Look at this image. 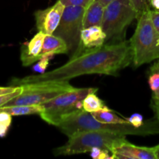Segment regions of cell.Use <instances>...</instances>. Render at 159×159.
<instances>
[{"label": "cell", "mask_w": 159, "mask_h": 159, "mask_svg": "<svg viewBox=\"0 0 159 159\" xmlns=\"http://www.w3.org/2000/svg\"><path fill=\"white\" fill-rule=\"evenodd\" d=\"M133 51L130 40L116 43H105L95 48H85L71 57L65 65L37 75L15 79L11 86L44 81H68L83 75L102 74L117 76L120 70L133 61Z\"/></svg>", "instance_id": "cell-1"}, {"label": "cell", "mask_w": 159, "mask_h": 159, "mask_svg": "<svg viewBox=\"0 0 159 159\" xmlns=\"http://www.w3.org/2000/svg\"><path fill=\"white\" fill-rule=\"evenodd\" d=\"M68 138L79 133L94 130L114 132L124 135H149L159 133V122L156 119L144 122V125L136 127L130 123L105 124L96 120L91 113L83 109L77 110L65 117L57 126Z\"/></svg>", "instance_id": "cell-2"}, {"label": "cell", "mask_w": 159, "mask_h": 159, "mask_svg": "<svg viewBox=\"0 0 159 159\" xmlns=\"http://www.w3.org/2000/svg\"><path fill=\"white\" fill-rule=\"evenodd\" d=\"M137 20L136 30L130 42L133 51L134 65L138 68L159 59V33L152 23L149 8Z\"/></svg>", "instance_id": "cell-3"}, {"label": "cell", "mask_w": 159, "mask_h": 159, "mask_svg": "<svg viewBox=\"0 0 159 159\" xmlns=\"http://www.w3.org/2000/svg\"><path fill=\"white\" fill-rule=\"evenodd\" d=\"M96 88H75L67 93L42 104L43 111L40 113L42 120L51 125L57 127L65 117L82 108L84 99L92 93H96Z\"/></svg>", "instance_id": "cell-4"}, {"label": "cell", "mask_w": 159, "mask_h": 159, "mask_svg": "<svg viewBox=\"0 0 159 159\" xmlns=\"http://www.w3.org/2000/svg\"><path fill=\"white\" fill-rule=\"evenodd\" d=\"M125 138V135L114 132L94 130L79 133L68 138V141L54 151L56 156L72 155L90 152L94 148L106 149L111 152L112 148L117 141Z\"/></svg>", "instance_id": "cell-5"}, {"label": "cell", "mask_w": 159, "mask_h": 159, "mask_svg": "<svg viewBox=\"0 0 159 159\" xmlns=\"http://www.w3.org/2000/svg\"><path fill=\"white\" fill-rule=\"evenodd\" d=\"M134 19H138V13L130 0H113L109 3L105 7L101 25L107 35L106 41H123V34Z\"/></svg>", "instance_id": "cell-6"}, {"label": "cell", "mask_w": 159, "mask_h": 159, "mask_svg": "<svg viewBox=\"0 0 159 159\" xmlns=\"http://www.w3.org/2000/svg\"><path fill=\"white\" fill-rule=\"evenodd\" d=\"M22 86V93L9 101L3 107L42 105L59 95L75 89L68 81H44L23 84Z\"/></svg>", "instance_id": "cell-7"}, {"label": "cell", "mask_w": 159, "mask_h": 159, "mask_svg": "<svg viewBox=\"0 0 159 159\" xmlns=\"http://www.w3.org/2000/svg\"><path fill=\"white\" fill-rule=\"evenodd\" d=\"M85 11V7L83 6H65L60 23L53 34L66 42L71 57L77 55L85 48L81 41Z\"/></svg>", "instance_id": "cell-8"}, {"label": "cell", "mask_w": 159, "mask_h": 159, "mask_svg": "<svg viewBox=\"0 0 159 159\" xmlns=\"http://www.w3.org/2000/svg\"><path fill=\"white\" fill-rule=\"evenodd\" d=\"M65 6L57 0L55 4L34 13L36 26L39 31L45 34H53L60 23Z\"/></svg>", "instance_id": "cell-9"}, {"label": "cell", "mask_w": 159, "mask_h": 159, "mask_svg": "<svg viewBox=\"0 0 159 159\" xmlns=\"http://www.w3.org/2000/svg\"><path fill=\"white\" fill-rule=\"evenodd\" d=\"M113 158L117 159H157L153 148L140 147L123 138L112 148Z\"/></svg>", "instance_id": "cell-10"}, {"label": "cell", "mask_w": 159, "mask_h": 159, "mask_svg": "<svg viewBox=\"0 0 159 159\" xmlns=\"http://www.w3.org/2000/svg\"><path fill=\"white\" fill-rule=\"evenodd\" d=\"M45 34L39 31L28 43L21 47L20 59L23 66L26 67L40 60Z\"/></svg>", "instance_id": "cell-11"}, {"label": "cell", "mask_w": 159, "mask_h": 159, "mask_svg": "<svg viewBox=\"0 0 159 159\" xmlns=\"http://www.w3.org/2000/svg\"><path fill=\"white\" fill-rule=\"evenodd\" d=\"M68 54V48L66 42L62 38L54 34H45L40 59L43 57L51 58L54 54Z\"/></svg>", "instance_id": "cell-12"}, {"label": "cell", "mask_w": 159, "mask_h": 159, "mask_svg": "<svg viewBox=\"0 0 159 159\" xmlns=\"http://www.w3.org/2000/svg\"><path fill=\"white\" fill-rule=\"evenodd\" d=\"M107 35L101 26H93L84 28L81 33V41L85 48L101 47L106 43Z\"/></svg>", "instance_id": "cell-13"}, {"label": "cell", "mask_w": 159, "mask_h": 159, "mask_svg": "<svg viewBox=\"0 0 159 159\" xmlns=\"http://www.w3.org/2000/svg\"><path fill=\"white\" fill-rule=\"evenodd\" d=\"M105 6L99 0L92 1L85 8L83 18V29L93 26H101Z\"/></svg>", "instance_id": "cell-14"}, {"label": "cell", "mask_w": 159, "mask_h": 159, "mask_svg": "<svg viewBox=\"0 0 159 159\" xmlns=\"http://www.w3.org/2000/svg\"><path fill=\"white\" fill-rule=\"evenodd\" d=\"M42 105H20L12 107H0V110L7 112L12 116H24V115L40 114L43 111Z\"/></svg>", "instance_id": "cell-15"}, {"label": "cell", "mask_w": 159, "mask_h": 159, "mask_svg": "<svg viewBox=\"0 0 159 159\" xmlns=\"http://www.w3.org/2000/svg\"><path fill=\"white\" fill-rule=\"evenodd\" d=\"M91 114L93 115V116L96 120L105 123V124H126V123H129L127 120L120 118L117 115L113 113V111H111L110 109L93 112V113H91Z\"/></svg>", "instance_id": "cell-16"}, {"label": "cell", "mask_w": 159, "mask_h": 159, "mask_svg": "<svg viewBox=\"0 0 159 159\" xmlns=\"http://www.w3.org/2000/svg\"><path fill=\"white\" fill-rule=\"evenodd\" d=\"M96 93H92L89 94L84 99L82 102V108L89 113L99 111V110H107L109 109L105 105L103 101L99 99L96 95Z\"/></svg>", "instance_id": "cell-17"}, {"label": "cell", "mask_w": 159, "mask_h": 159, "mask_svg": "<svg viewBox=\"0 0 159 159\" xmlns=\"http://www.w3.org/2000/svg\"><path fill=\"white\" fill-rule=\"evenodd\" d=\"M148 84L153 92V96L159 97V71H149Z\"/></svg>", "instance_id": "cell-18"}, {"label": "cell", "mask_w": 159, "mask_h": 159, "mask_svg": "<svg viewBox=\"0 0 159 159\" xmlns=\"http://www.w3.org/2000/svg\"><path fill=\"white\" fill-rule=\"evenodd\" d=\"M132 6L138 13V18L145 9H148V0H130Z\"/></svg>", "instance_id": "cell-19"}, {"label": "cell", "mask_w": 159, "mask_h": 159, "mask_svg": "<svg viewBox=\"0 0 159 159\" xmlns=\"http://www.w3.org/2000/svg\"><path fill=\"white\" fill-rule=\"evenodd\" d=\"M22 91H23V86H22V85H20V86H18V88H17L15 91L12 92V93L0 96V107H3L5 104L7 103V102H9V101H10L11 99L15 98L16 96H19V95L22 93Z\"/></svg>", "instance_id": "cell-20"}, {"label": "cell", "mask_w": 159, "mask_h": 159, "mask_svg": "<svg viewBox=\"0 0 159 159\" xmlns=\"http://www.w3.org/2000/svg\"><path fill=\"white\" fill-rule=\"evenodd\" d=\"M50 59H51V57H43V58L40 59L38 63L33 68L34 71L36 72H39L40 74L44 73L45 70L49 65Z\"/></svg>", "instance_id": "cell-21"}, {"label": "cell", "mask_w": 159, "mask_h": 159, "mask_svg": "<svg viewBox=\"0 0 159 159\" xmlns=\"http://www.w3.org/2000/svg\"><path fill=\"white\" fill-rule=\"evenodd\" d=\"M58 1L63 3L65 6H83V7L86 8L93 0H58Z\"/></svg>", "instance_id": "cell-22"}, {"label": "cell", "mask_w": 159, "mask_h": 159, "mask_svg": "<svg viewBox=\"0 0 159 159\" xmlns=\"http://www.w3.org/2000/svg\"><path fill=\"white\" fill-rule=\"evenodd\" d=\"M127 120L129 121L130 124L136 127H140L141 126L144 125V119H143L142 115L139 114V113H134Z\"/></svg>", "instance_id": "cell-23"}, {"label": "cell", "mask_w": 159, "mask_h": 159, "mask_svg": "<svg viewBox=\"0 0 159 159\" xmlns=\"http://www.w3.org/2000/svg\"><path fill=\"white\" fill-rule=\"evenodd\" d=\"M0 123H2V124L10 127L11 123H12V115L6 111L0 110Z\"/></svg>", "instance_id": "cell-24"}, {"label": "cell", "mask_w": 159, "mask_h": 159, "mask_svg": "<svg viewBox=\"0 0 159 159\" xmlns=\"http://www.w3.org/2000/svg\"><path fill=\"white\" fill-rule=\"evenodd\" d=\"M152 107L155 113V119L159 122V97H156L155 96H152Z\"/></svg>", "instance_id": "cell-25"}, {"label": "cell", "mask_w": 159, "mask_h": 159, "mask_svg": "<svg viewBox=\"0 0 159 159\" xmlns=\"http://www.w3.org/2000/svg\"><path fill=\"white\" fill-rule=\"evenodd\" d=\"M151 17H152V23H153L155 29L159 33V11L151 10Z\"/></svg>", "instance_id": "cell-26"}, {"label": "cell", "mask_w": 159, "mask_h": 159, "mask_svg": "<svg viewBox=\"0 0 159 159\" xmlns=\"http://www.w3.org/2000/svg\"><path fill=\"white\" fill-rule=\"evenodd\" d=\"M17 88H18V86H11V85H9L8 87H0V96L12 93Z\"/></svg>", "instance_id": "cell-27"}, {"label": "cell", "mask_w": 159, "mask_h": 159, "mask_svg": "<svg viewBox=\"0 0 159 159\" xmlns=\"http://www.w3.org/2000/svg\"><path fill=\"white\" fill-rule=\"evenodd\" d=\"M9 126L6 124L0 123V138H4L7 134L8 130H9Z\"/></svg>", "instance_id": "cell-28"}, {"label": "cell", "mask_w": 159, "mask_h": 159, "mask_svg": "<svg viewBox=\"0 0 159 159\" xmlns=\"http://www.w3.org/2000/svg\"><path fill=\"white\" fill-rule=\"evenodd\" d=\"M151 4L156 10L159 11V0H151Z\"/></svg>", "instance_id": "cell-29"}, {"label": "cell", "mask_w": 159, "mask_h": 159, "mask_svg": "<svg viewBox=\"0 0 159 159\" xmlns=\"http://www.w3.org/2000/svg\"><path fill=\"white\" fill-rule=\"evenodd\" d=\"M151 71H159V60L157 62H155L150 68Z\"/></svg>", "instance_id": "cell-30"}, {"label": "cell", "mask_w": 159, "mask_h": 159, "mask_svg": "<svg viewBox=\"0 0 159 159\" xmlns=\"http://www.w3.org/2000/svg\"><path fill=\"white\" fill-rule=\"evenodd\" d=\"M154 149H155V155H156V158L159 159V144L155 146V147H154Z\"/></svg>", "instance_id": "cell-31"}, {"label": "cell", "mask_w": 159, "mask_h": 159, "mask_svg": "<svg viewBox=\"0 0 159 159\" xmlns=\"http://www.w3.org/2000/svg\"><path fill=\"white\" fill-rule=\"evenodd\" d=\"M99 1H100L101 3H102V4L106 7L109 3L113 1V0H99Z\"/></svg>", "instance_id": "cell-32"}, {"label": "cell", "mask_w": 159, "mask_h": 159, "mask_svg": "<svg viewBox=\"0 0 159 159\" xmlns=\"http://www.w3.org/2000/svg\"><path fill=\"white\" fill-rule=\"evenodd\" d=\"M158 44L159 45V40H158Z\"/></svg>", "instance_id": "cell-33"}, {"label": "cell", "mask_w": 159, "mask_h": 159, "mask_svg": "<svg viewBox=\"0 0 159 159\" xmlns=\"http://www.w3.org/2000/svg\"><path fill=\"white\" fill-rule=\"evenodd\" d=\"M93 1H95V0H93Z\"/></svg>", "instance_id": "cell-34"}]
</instances>
